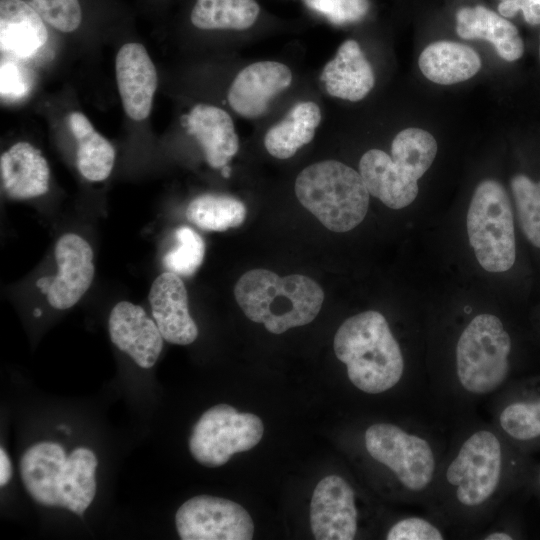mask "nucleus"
Returning a JSON list of instances; mask_svg holds the SVG:
<instances>
[{"label":"nucleus","mask_w":540,"mask_h":540,"mask_svg":"<svg viewBox=\"0 0 540 540\" xmlns=\"http://www.w3.org/2000/svg\"><path fill=\"white\" fill-rule=\"evenodd\" d=\"M97 464L88 448L79 447L67 455L62 445L47 441L28 448L19 469L27 492L36 502L81 515L96 494Z\"/></svg>","instance_id":"nucleus-1"},{"label":"nucleus","mask_w":540,"mask_h":540,"mask_svg":"<svg viewBox=\"0 0 540 540\" xmlns=\"http://www.w3.org/2000/svg\"><path fill=\"white\" fill-rule=\"evenodd\" d=\"M337 358L347 367L350 381L363 392L377 394L401 379L404 360L386 318L369 310L346 319L333 343Z\"/></svg>","instance_id":"nucleus-2"},{"label":"nucleus","mask_w":540,"mask_h":540,"mask_svg":"<svg viewBox=\"0 0 540 540\" xmlns=\"http://www.w3.org/2000/svg\"><path fill=\"white\" fill-rule=\"evenodd\" d=\"M234 296L247 318L273 334L312 322L324 301V292L313 279L298 274L281 277L266 269L244 273Z\"/></svg>","instance_id":"nucleus-3"},{"label":"nucleus","mask_w":540,"mask_h":540,"mask_svg":"<svg viewBox=\"0 0 540 540\" xmlns=\"http://www.w3.org/2000/svg\"><path fill=\"white\" fill-rule=\"evenodd\" d=\"M295 194L333 232L359 225L367 214L370 195L360 173L336 160L305 167L296 178Z\"/></svg>","instance_id":"nucleus-4"},{"label":"nucleus","mask_w":540,"mask_h":540,"mask_svg":"<svg viewBox=\"0 0 540 540\" xmlns=\"http://www.w3.org/2000/svg\"><path fill=\"white\" fill-rule=\"evenodd\" d=\"M467 233L479 264L505 272L516 259L513 212L505 188L496 180L478 184L467 212Z\"/></svg>","instance_id":"nucleus-5"},{"label":"nucleus","mask_w":540,"mask_h":540,"mask_svg":"<svg viewBox=\"0 0 540 540\" xmlns=\"http://www.w3.org/2000/svg\"><path fill=\"white\" fill-rule=\"evenodd\" d=\"M511 339L501 320L479 314L461 333L456 347V370L460 384L473 394L497 389L507 377Z\"/></svg>","instance_id":"nucleus-6"},{"label":"nucleus","mask_w":540,"mask_h":540,"mask_svg":"<svg viewBox=\"0 0 540 540\" xmlns=\"http://www.w3.org/2000/svg\"><path fill=\"white\" fill-rule=\"evenodd\" d=\"M263 431V423L258 416L219 404L204 412L194 425L189 450L200 464L218 467L228 462L233 454L256 446Z\"/></svg>","instance_id":"nucleus-7"},{"label":"nucleus","mask_w":540,"mask_h":540,"mask_svg":"<svg viewBox=\"0 0 540 540\" xmlns=\"http://www.w3.org/2000/svg\"><path fill=\"white\" fill-rule=\"evenodd\" d=\"M365 446L371 457L387 466L409 490L421 491L432 481L435 458L425 439L396 425L377 423L366 430Z\"/></svg>","instance_id":"nucleus-8"},{"label":"nucleus","mask_w":540,"mask_h":540,"mask_svg":"<svg viewBox=\"0 0 540 540\" xmlns=\"http://www.w3.org/2000/svg\"><path fill=\"white\" fill-rule=\"evenodd\" d=\"M502 471L500 441L490 431L472 434L461 446L446 471L449 484L456 487L458 501L478 506L495 492Z\"/></svg>","instance_id":"nucleus-9"},{"label":"nucleus","mask_w":540,"mask_h":540,"mask_svg":"<svg viewBox=\"0 0 540 540\" xmlns=\"http://www.w3.org/2000/svg\"><path fill=\"white\" fill-rule=\"evenodd\" d=\"M175 524L182 540H250L254 533L253 520L240 504L209 495L184 502Z\"/></svg>","instance_id":"nucleus-10"},{"label":"nucleus","mask_w":540,"mask_h":540,"mask_svg":"<svg viewBox=\"0 0 540 540\" xmlns=\"http://www.w3.org/2000/svg\"><path fill=\"white\" fill-rule=\"evenodd\" d=\"M54 254L58 271L45 295L53 308L64 310L74 306L91 286L93 250L81 236L66 233L57 240Z\"/></svg>","instance_id":"nucleus-11"},{"label":"nucleus","mask_w":540,"mask_h":540,"mask_svg":"<svg viewBox=\"0 0 540 540\" xmlns=\"http://www.w3.org/2000/svg\"><path fill=\"white\" fill-rule=\"evenodd\" d=\"M310 524L318 540H351L355 537L354 492L343 478L329 475L317 484L310 504Z\"/></svg>","instance_id":"nucleus-12"},{"label":"nucleus","mask_w":540,"mask_h":540,"mask_svg":"<svg viewBox=\"0 0 540 540\" xmlns=\"http://www.w3.org/2000/svg\"><path fill=\"white\" fill-rule=\"evenodd\" d=\"M116 82L125 113L134 121L146 119L157 89L156 67L141 43L121 46L115 58Z\"/></svg>","instance_id":"nucleus-13"},{"label":"nucleus","mask_w":540,"mask_h":540,"mask_svg":"<svg viewBox=\"0 0 540 540\" xmlns=\"http://www.w3.org/2000/svg\"><path fill=\"white\" fill-rule=\"evenodd\" d=\"M291 82L292 73L286 65L276 61L255 62L236 75L228 90V102L242 117L258 118Z\"/></svg>","instance_id":"nucleus-14"},{"label":"nucleus","mask_w":540,"mask_h":540,"mask_svg":"<svg viewBox=\"0 0 540 540\" xmlns=\"http://www.w3.org/2000/svg\"><path fill=\"white\" fill-rule=\"evenodd\" d=\"M110 339L128 354L141 368H151L157 361L163 337L154 320L139 305L129 301L118 302L108 320Z\"/></svg>","instance_id":"nucleus-15"},{"label":"nucleus","mask_w":540,"mask_h":540,"mask_svg":"<svg viewBox=\"0 0 540 540\" xmlns=\"http://www.w3.org/2000/svg\"><path fill=\"white\" fill-rule=\"evenodd\" d=\"M149 302L154 321L169 343L188 345L198 336V327L188 308V295L179 275L167 271L153 281Z\"/></svg>","instance_id":"nucleus-16"},{"label":"nucleus","mask_w":540,"mask_h":540,"mask_svg":"<svg viewBox=\"0 0 540 540\" xmlns=\"http://www.w3.org/2000/svg\"><path fill=\"white\" fill-rule=\"evenodd\" d=\"M0 174L2 188L12 199H30L49 190L48 162L29 142H17L1 154Z\"/></svg>","instance_id":"nucleus-17"},{"label":"nucleus","mask_w":540,"mask_h":540,"mask_svg":"<svg viewBox=\"0 0 540 540\" xmlns=\"http://www.w3.org/2000/svg\"><path fill=\"white\" fill-rule=\"evenodd\" d=\"M185 125L212 168L226 166L238 152L239 140L234 123L225 110L210 104H197L187 115Z\"/></svg>","instance_id":"nucleus-18"},{"label":"nucleus","mask_w":540,"mask_h":540,"mask_svg":"<svg viewBox=\"0 0 540 540\" xmlns=\"http://www.w3.org/2000/svg\"><path fill=\"white\" fill-rule=\"evenodd\" d=\"M359 173L369 194L391 209H402L417 197V181L380 149L364 153L359 162Z\"/></svg>","instance_id":"nucleus-19"},{"label":"nucleus","mask_w":540,"mask_h":540,"mask_svg":"<svg viewBox=\"0 0 540 540\" xmlns=\"http://www.w3.org/2000/svg\"><path fill=\"white\" fill-rule=\"evenodd\" d=\"M320 80L327 93L349 101H359L375 83L373 69L355 40L343 42L323 68Z\"/></svg>","instance_id":"nucleus-20"},{"label":"nucleus","mask_w":540,"mask_h":540,"mask_svg":"<svg viewBox=\"0 0 540 540\" xmlns=\"http://www.w3.org/2000/svg\"><path fill=\"white\" fill-rule=\"evenodd\" d=\"M48 39L44 20L22 0H0L1 51L28 58Z\"/></svg>","instance_id":"nucleus-21"},{"label":"nucleus","mask_w":540,"mask_h":540,"mask_svg":"<svg viewBox=\"0 0 540 540\" xmlns=\"http://www.w3.org/2000/svg\"><path fill=\"white\" fill-rule=\"evenodd\" d=\"M456 31L463 39L489 41L506 61L518 60L523 55L524 44L515 25L484 6L459 9Z\"/></svg>","instance_id":"nucleus-22"},{"label":"nucleus","mask_w":540,"mask_h":540,"mask_svg":"<svg viewBox=\"0 0 540 540\" xmlns=\"http://www.w3.org/2000/svg\"><path fill=\"white\" fill-rule=\"evenodd\" d=\"M419 68L430 81L450 85L474 76L481 68V60L467 45L438 41L431 43L422 51Z\"/></svg>","instance_id":"nucleus-23"},{"label":"nucleus","mask_w":540,"mask_h":540,"mask_svg":"<svg viewBox=\"0 0 540 540\" xmlns=\"http://www.w3.org/2000/svg\"><path fill=\"white\" fill-rule=\"evenodd\" d=\"M67 120L77 142L76 166L80 174L92 182L108 178L115 163L113 145L94 128L82 112H70Z\"/></svg>","instance_id":"nucleus-24"},{"label":"nucleus","mask_w":540,"mask_h":540,"mask_svg":"<svg viewBox=\"0 0 540 540\" xmlns=\"http://www.w3.org/2000/svg\"><path fill=\"white\" fill-rule=\"evenodd\" d=\"M321 121L319 106L312 101L295 104L286 116L273 125L264 137L269 154L278 159L292 157L299 148L312 141Z\"/></svg>","instance_id":"nucleus-25"},{"label":"nucleus","mask_w":540,"mask_h":540,"mask_svg":"<svg viewBox=\"0 0 540 540\" xmlns=\"http://www.w3.org/2000/svg\"><path fill=\"white\" fill-rule=\"evenodd\" d=\"M259 13L255 0H196L190 20L201 30L242 31L256 22Z\"/></svg>","instance_id":"nucleus-26"},{"label":"nucleus","mask_w":540,"mask_h":540,"mask_svg":"<svg viewBox=\"0 0 540 540\" xmlns=\"http://www.w3.org/2000/svg\"><path fill=\"white\" fill-rule=\"evenodd\" d=\"M187 219L207 231H225L240 226L246 218L245 205L235 197L206 193L187 206Z\"/></svg>","instance_id":"nucleus-27"},{"label":"nucleus","mask_w":540,"mask_h":540,"mask_svg":"<svg viewBox=\"0 0 540 540\" xmlns=\"http://www.w3.org/2000/svg\"><path fill=\"white\" fill-rule=\"evenodd\" d=\"M437 149V142L429 132L419 128H407L393 139L391 157L404 172L417 181L432 165Z\"/></svg>","instance_id":"nucleus-28"},{"label":"nucleus","mask_w":540,"mask_h":540,"mask_svg":"<svg viewBox=\"0 0 540 540\" xmlns=\"http://www.w3.org/2000/svg\"><path fill=\"white\" fill-rule=\"evenodd\" d=\"M176 245L163 257L165 268L179 276H191L200 267L205 256L202 237L188 226L176 229Z\"/></svg>","instance_id":"nucleus-29"},{"label":"nucleus","mask_w":540,"mask_h":540,"mask_svg":"<svg viewBox=\"0 0 540 540\" xmlns=\"http://www.w3.org/2000/svg\"><path fill=\"white\" fill-rule=\"evenodd\" d=\"M511 189L521 229L530 243L540 248V199L536 183L518 174L511 180Z\"/></svg>","instance_id":"nucleus-30"},{"label":"nucleus","mask_w":540,"mask_h":540,"mask_svg":"<svg viewBox=\"0 0 540 540\" xmlns=\"http://www.w3.org/2000/svg\"><path fill=\"white\" fill-rule=\"evenodd\" d=\"M499 420L503 430L515 439L536 438L540 436V401L512 403L503 409Z\"/></svg>","instance_id":"nucleus-31"},{"label":"nucleus","mask_w":540,"mask_h":540,"mask_svg":"<svg viewBox=\"0 0 540 540\" xmlns=\"http://www.w3.org/2000/svg\"><path fill=\"white\" fill-rule=\"evenodd\" d=\"M53 28L70 33L82 21V10L78 0H22Z\"/></svg>","instance_id":"nucleus-32"},{"label":"nucleus","mask_w":540,"mask_h":540,"mask_svg":"<svg viewBox=\"0 0 540 540\" xmlns=\"http://www.w3.org/2000/svg\"><path fill=\"white\" fill-rule=\"evenodd\" d=\"M304 2L336 25L357 22L369 9L368 0H304Z\"/></svg>","instance_id":"nucleus-33"},{"label":"nucleus","mask_w":540,"mask_h":540,"mask_svg":"<svg viewBox=\"0 0 540 540\" xmlns=\"http://www.w3.org/2000/svg\"><path fill=\"white\" fill-rule=\"evenodd\" d=\"M443 538L436 526L419 517L398 521L390 528L386 536L388 540H442Z\"/></svg>","instance_id":"nucleus-34"},{"label":"nucleus","mask_w":540,"mask_h":540,"mask_svg":"<svg viewBox=\"0 0 540 540\" xmlns=\"http://www.w3.org/2000/svg\"><path fill=\"white\" fill-rule=\"evenodd\" d=\"M27 79L20 67L12 62L1 64V96L17 98L27 93Z\"/></svg>","instance_id":"nucleus-35"},{"label":"nucleus","mask_w":540,"mask_h":540,"mask_svg":"<svg viewBox=\"0 0 540 540\" xmlns=\"http://www.w3.org/2000/svg\"><path fill=\"white\" fill-rule=\"evenodd\" d=\"M498 11L503 17H513L519 10L530 25L540 24V0H500Z\"/></svg>","instance_id":"nucleus-36"},{"label":"nucleus","mask_w":540,"mask_h":540,"mask_svg":"<svg viewBox=\"0 0 540 540\" xmlns=\"http://www.w3.org/2000/svg\"><path fill=\"white\" fill-rule=\"evenodd\" d=\"M12 477V466L9 456L3 447L0 449V485H6Z\"/></svg>","instance_id":"nucleus-37"},{"label":"nucleus","mask_w":540,"mask_h":540,"mask_svg":"<svg viewBox=\"0 0 540 540\" xmlns=\"http://www.w3.org/2000/svg\"><path fill=\"white\" fill-rule=\"evenodd\" d=\"M486 540H511L512 536L504 532H494L484 537Z\"/></svg>","instance_id":"nucleus-38"},{"label":"nucleus","mask_w":540,"mask_h":540,"mask_svg":"<svg viewBox=\"0 0 540 540\" xmlns=\"http://www.w3.org/2000/svg\"><path fill=\"white\" fill-rule=\"evenodd\" d=\"M222 170V175L225 177V178H228L230 176V167L228 165L224 166L221 168Z\"/></svg>","instance_id":"nucleus-39"},{"label":"nucleus","mask_w":540,"mask_h":540,"mask_svg":"<svg viewBox=\"0 0 540 540\" xmlns=\"http://www.w3.org/2000/svg\"><path fill=\"white\" fill-rule=\"evenodd\" d=\"M536 191H537V195L540 199V181L538 183H536Z\"/></svg>","instance_id":"nucleus-40"},{"label":"nucleus","mask_w":540,"mask_h":540,"mask_svg":"<svg viewBox=\"0 0 540 540\" xmlns=\"http://www.w3.org/2000/svg\"><path fill=\"white\" fill-rule=\"evenodd\" d=\"M34 315H35L36 317H39V316L41 315V310H40V309H35V310H34Z\"/></svg>","instance_id":"nucleus-41"},{"label":"nucleus","mask_w":540,"mask_h":540,"mask_svg":"<svg viewBox=\"0 0 540 540\" xmlns=\"http://www.w3.org/2000/svg\"><path fill=\"white\" fill-rule=\"evenodd\" d=\"M539 56H540V46H539Z\"/></svg>","instance_id":"nucleus-42"}]
</instances>
